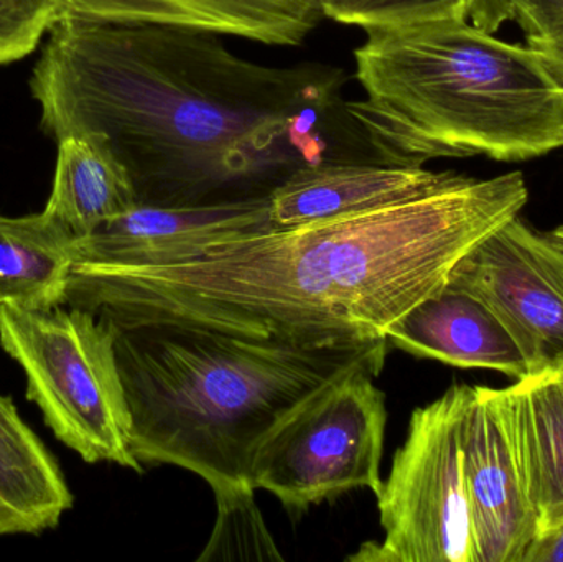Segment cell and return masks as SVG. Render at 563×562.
Instances as JSON below:
<instances>
[{
    "mask_svg": "<svg viewBox=\"0 0 563 562\" xmlns=\"http://www.w3.org/2000/svg\"><path fill=\"white\" fill-rule=\"evenodd\" d=\"M220 36L62 16L30 78L40 125L56 141L102 135L141 205L269 198L291 172L334 158L343 69L260 65Z\"/></svg>",
    "mask_w": 563,
    "mask_h": 562,
    "instance_id": "obj_1",
    "label": "cell"
},
{
    "mask_svg": "<svg viewBox=\"0 0 563 562\" xmlns=\"http://www.w3.org/2000/svg\"><path fill=\"white\" fill-rule=\"evenodd\" d=\"M529 200L521 172L297 227L162 266L75 264L65 306L118 327H197L297 343L386 339Z\"/></svg>",
    "mask_w": 563,
    "mask_h": 562,
    "instance_id": "obj_2",
    "label": "cell"
},
{
    "mask_svg": "<svg viewBox=\"0 0 563 562\" xmlns=\"http://www.w3.org/2000/svg\"><path fill=\"white\" fill-rule=\"evenodd\" d=\"M115 327L142 467L177 465L211 491L250 485L264 436L301 401L357 366L384 368L389 340L297 343L197 327Z\"/></svg>",
    "mask_w": 563,
    "mask_h": 562,
    "instance_id": "obj_3",
    "label": "cell"
},
{
    "mask_svg": "<svg viewBox=\"0 0 563 562\" xmlns=\"http://www.w3.org/2000/svg\"><path fill=\"white\" fill-rule=\"evenodd\" d=\"M353 56L364 98L344 111L374 162H525L562 147L563 82L532 46L446 19L366 32Z\"/></svg>",
    "mask_w": 563,
    "mask_h": 562,
    "instance_id": "obj_4",
    "label": "cell"
},
{
    "mask_svg": "<svg viewBox=\"0 0 563 562\" xmlns=\"http://www.w3.org/2000/svg\"><path fill=\"white\" fill-rule=\"evenodd\" d=\"M0 346L26 376V398L55 438L88 464L144 472L115 355V327L88 310L29 312L0 304Z\"/></svg>",
    "mask_w": 563,
    "mask_h": 562,
    "instance_id": "obj_5",
    "label": "cell"
},
{
    "mask_svg": "<svg viewBox=\"0 0 563 562\" xmlns=\"http://www.w3.org/2000/svg\"><path fill=\"white\" fill-rule=\"evenodd\" d=\"M376 366H357L308 396L257 445L250 467L256 491H267L298 515L346 492L383 487L386 395Z\"/></svg>",
    "mask_w": 563,
    "mask_h": 562,
    "instance_id": "obj_6",
    "label": "cell"
},
{
    "mask_svg": "<svg viewBox=\"0 0 563 562\" xmlns=\"http://www.w3.org/2000/svg\"><path fill=\"white\" fill-rule=\"evenodd\" d=\"M473 386L455 383L410 416L404 444L377 497L383 541H367L353 562H473L463 472V426Z\"/></svg>",
    "mask_w": 563,
    "mask_h": 562,
    "instance_id": "obj_7",
    "label": "cell"
},
{
    "mask_svg": "<svg viewBox=\"0 0 563 562\" xmlns=\"http://www.w3.org/2000/svg\"><path fill=\"white\" fill-rule=\"evenodd\" d=\"M446 286L495 312L531 375L563 366V244L554 234L512 218L456 264Z\"/></svg>",
    "mask_w": 563,
    "mask_h": 562,
    "instance_id": "obj_8",
    "label": "cell"
},
{
    "mask_svg": "<svg viewBox=\"0 0 563 562\" xmlns=\"http://www.w3.org/2000/svg\"><path fill=\"white\" fill-rule=\"evenodd\" d=\"M473 562H525L541 535L506 411L505 388L473 386L463 426Z\"/></svg>",
    "mask_w": 563,
    "mask_h": 562,
    "instance_id": "obj_9",
    "label": "cell"
},
{
    "mask_svg": "<svg viewBox=\"0 0 563 562\" xmlns=\"http://www.w3.org/2000/svg\"><path fill=\"white\" fill-rule=\"evenodd\" d=\"M271 227L269 198L195 207L137 203L76 240L75 264L181 263L207 253L214 244Z\"/></svg>",
    "mask_w": 563,
    "mask_h": 562,
    "instance_id": "obj_10",
    "label": "cell"
},
{
    "mask_svg": "<svg viewBox=\"0 0 563 562\" xmlns=\"http://www.w3.org/2000/svg\"><path fill=\"white\" fill-rule=\"evenodd\" d=\"M62 16L118 25H158L298 46L323 13L320 0H56Z\"/></svg>",
    "mask_w": 563,
    "mask_h": 562,
    "instance_id": "obj_11",
    "label": "cell"
},
{
    "mask_svg": "<svg viewBox=\"0 0 563 562\" xmlns=\"http://www.w3.org/2000/svg\"><path fill=\"white\" fill-rule=\"evenodd\" d=\"M465 178L452 170L328 158L291 172L271 194V223L297 227L377 210L435 194Z\"/></svg>",
    "mask_w": 563,
    "mask_h": 562,
    "instance_id": "obj_12",
    "label": "cell"
},
{
    "mask_svg": "<svg viewBox=\"0 0 563 562\" xmlns=\"http://www.w3.org/2000/svg\"><path fill=\"white\" fill-rule=\"evenodd\" d=\"M386 339L419 359L459 368H482L522 379L531 375L528 360L501 320L482 300L445 286L410 310Z\"/></svg>",
    "mask_w": 563,
    "mask_h": 562,
    "instance_id": "obj_13",
    "label": "cell"
},
{
    "mask_svg": "<svg viewBox=\"0 0 563 562\" xmlns=\"http://www.w3.org/2000/svg\"><path fill=\"white\" fill-rule=\"evenodd\" d=\"M71 507L58 462L12 398L0 395V537L52 530Z\"/></svg>",
    "mask_w": 563,
    "mask_h": 562,
    "instance_id": "obj_14",
    "label": "cell"
},
{
    "mask_svg": "<svg viewBox=\"0 0 563 562\" xmlns=\"http://www.w3.org/2000/svg\"><path fill=\"white\" fill-rule=\"evenodd\" d=\"M509 428L542 531L563 524V386L554 372L505 388ZM541 531V533H542Z\"/></svg>",
    "mask_w": 563,
    "mask_h": 562,
    "instance_id": "obj_15",
    "label": "cell"
},
{
    "mask_svg": "<svg viewBox=\"0 0 563 562\" xmlns=\"http://www.w3.org/2000/svg\"><path fill=\"white\" fill-rule=\"evenodd\" d=\"M56 142L55 180L43 211L76 240L137 205L128 170L102 135L76 132Z\"/></svg>",
    "mask_w": 563,
    "mask_h": 562,
    "instance_id": "obj_16",
    "label": "cell"
},
{
    "mask_svg": "<svg viewBox=\"0 0 563 562\" xmlns=\"http://www.w3.org/2000/svg\"><path fill=\"white\" fill-rule=\"evenodd\" d=\"M76 238L46 211L0 214V304L29 312L65 306Z\"/></svg>",
    "mask_w": 563,
    "mask_h": 562,
    "instance_id": "obj_17",
    "label": "cell"
},
{
    "mask_svg": "<svg viewBox=\"0 0 563 562\" xmlns=\"http://www.w3.org/2000/svg\"><path fill=\"white\" fill-rule=\"evenodd\" d=\"M254 492L250 485L213 492L217 520L198 562L284 561Z\"/></svg>",
    "mask_w": 563,
    "mask_h": 562,
    "instance_id": "obj_18",
    "label": "cell"
},
{
    "mask_svg": "<svg viewBox=\"0 0 563 562\" xmlns=\"http://www.w3.org/2000/svg\"><path fill=\"white\" fill-rule=\"evenodd\" d=\"M321 13L364 32L468 19V0H320Z\"/></svg>",
    "mask_w": 563,
    "mask_h": 562,
    "instance_id": "obj_19",
    "label": "cell"
},
{
    "mask_svg": "<svg viewBox=\"0 0 563 562\" xmlns=\"http://www.w3.org/2000/svg\"><path fill=\"white\" fill-rule=\"evenodd\" d=\"M59 19L56 0H0V66L35 52Z\"/></svg>",
    "mask_w": 563,
    "mask_h": 562,
    "instance_id": "obj_20",
    "label": "cell"
},
{
    "mask_svg": "<svg viewBox=\"0 0 563 562\" xmlns=\"http://www.w3.org/2000/svg\"><path fill=\"white\" fill-rule=\"evenodd\" d=\"M563 15V0H468V20L495 33L503 23L516 22L526 36Z\"/></svg>",
    "mask_w": 563,
    "mask_h": 562,
    "instance_id": "obj_21",
    "label": "cell"
},
{
    "mask_svg": "<svg viewBox=\"0 0 563 562\" xmlns=\"http://www.w3.org/2000/svg\"><path fill=\"white\" fill-rule=\"evenodd\" d=\"M528 45L544 56L563 82V15L542 26L534 35H528Z\"/></svg>",
    "mask_w": 563,
    "mask_h": 562,
    "instance_id": "obj_22",
    "label": "cell"
},
{
    "mask_svg": "<svg viewBox=\"0 0 563 562\" xmlns=\"http://www.w3.org/2000/svg\"><path fill=\"white\" fill-rule=\"evenodd\" d=\"M525 562H563V524L542 531L526 554Z\"/></svg>",
    "mask_w": 563,
    "mask_h": 562,
    "instance_id": "obj_23",
    "label": "cell"
},
{
    "mask_svg": "<svg viewBox=\"0 0 563 562\" xmlns=\"http://www.w3.org/2000/svg\"><path fill=\"white\" fill-rule=\"evenodd\" d=\"M552 234L563 244V224L559 227L558 230L552 231Z\"/></svg>",
    "mask_w": 563,
    "mask_h": 562,
    "instance_id": "obj_24",
    "label": "cell"
},
{
    "mask_svg": "<svg viewBox=\"0 0 563 562\" xmlns=\"http://www.w3.org/2000/svg\"><path fill=\"white\" fill-rule=\"evenodd\" d=\"M555 375H558V378H559V382L562 383V386H563V366H561V368L559 370H555Z\"/></svg>",
    "mask_w": 563,
    "mask_h": 562,
    "instance_id": "obj_25",
    "label": "cell"
},
{
    "mask_svg": "<svg viewBox=\"0 0 563 562\" xmlns=\"http://www.w3.org/2000/svg\"><path fill=\"white\" fill-rule=\"evenodd\" d=\"M562 147H563V131H562Z\"/></svg>",
    "mask_w": 563,
    "mask_h": 562,
    "instance_id": "obj_26",
    "label": "cell"
}]
</instances>
